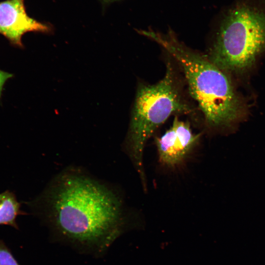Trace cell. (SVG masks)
<instances>
[{
	"label": "cell",
	"mask_w": 265,
	"mask_h": 265,
	"mask_svg": "<svg viewBox=\"0 0 265 265\" xmlns=\"http://www.w3.org/2000/svg\"><path fill=\"white\" fill-rule=\"evenodd\" d=\"M48 201L49 221L59 236L71 242L101 250L120 233L122 214L118 198L82 175L60 177Z\"/></svg>",
	"instance_id": "obj_1"
},
{
	"label": "cell",
	"mask_w": 265,
	"mask_h": 265,
	"mask_svg": "<svg viewBox=\"0 0 265 265\" xmlns=\"http://www.w3.org/2000/svg\"><path fill=\"white\" fill-rule=\"evenodd\" d=\"M139 32L162 47L182 69L190 95L207 125L225 133L233 132L246 116L245 104L229 76L205 54L190 49L171 31Z\"/></svg>",
	"instance_id": "obj_2"
},
{
	"label": "cell",
	"mask_w": 265,
	"mask_h": 265,
	"mask_svg": "<svg viewBox=\"0 0 265 265\" xmlns=\"http://www.w3.org/2000/svg\"><path fill=\"white\" fill-rule=\"evenodd\" d=\"M265 51V0H235L222 13L206 55L227 73L249 71Z\"/></svg>",
	"instance_id": "obj_3"
},
{
	"label": "cell",
	"mask_w": 265,
	"mask_h": 265,
	"mask_svg": "<svg viewBox=\"0 0 265 265\" xmlns=\"http://www.w3.org/2000/svg\"><path fill=\"white\" fill-rule=\"evenodd\" d=\"M166 67L165 75L159 81L139 85L132 110L127 143L142 182L145 181L143 155L147 140L171 115L188 114L193 110L185 99L183 84L175 66L169 61Z\"/></svg>",
	"instance_id": "obj_4"
},
{
	"label": "cell",
	"mask_w": 265,
	"mask_h": 265,
	"mask_svg": "<svg viewBox=\"0 0 265 265\" xmlns=\"http://www.w3.org/2000/svg\"><path fill=\"white\" fill-rule=\"evenodd\" d=\"M200 134L193 132L189 123L175 117L163 134L155 139L159 160L169 168L183 163L198 144Z\"/></svg>",
	"instance_id": "obj_5"
},
{
	"label": "cell",
	"mask_w": 265,
	"mask_h": 265,
	"mask_svg": "<svg viewBox=\"0 0 265 265\" xmlns=\"http://www.w3.org/2000/svg\"><path fill=\"white\" fill-rule=\"evenodd\" d=\"M50 30L48 25L27 15L24 0L0 2V34L13 45L22 47V36L27 32H48Z\"/></svg>",
	"instance_id": "obj_6"
},
{
	"label": "cell",
	"mask_w": 265,
	"mask_h": 265,
	"mask_svg": "<svg viewBox=\"0 0 265 265\" xmlns=\"http://www.w3.org/2000/svg\"><path fill=\"white\" fill-rule=\"evenodd\" d=\"M22 213L14 194L9 191L0 193V224L17 227L16 219Z\"/></svg>",
	"instance_id": "obj_7"
},
{
	"label": "cell",
	"mask_w": 265,
	"mask_h": 265,
	"mask_svg": "<svg viewBox=\"0 0 265 265\" xmlns=\"http://www.w3.org/2000/svg\"><path fill=\"white\" fill-rule=\"evenodd\" d=\"M0 265H20L1 240H0Z\"/></svg>",
	"instance_id": "obj_8"
},
{
	"label": "cell",
	"mask_w": 265,
	"mask_h": 265,
	"mask_svg": "<svg viewBox=\"0 0 265 265\" xmlns=\"http://www.w3.org/2000/svg\"><path fill=\"white\" fill-rule=\"evenodd\" d=\"M12 76V74L0 70V97L1 96L3 86L5 82Z\"/></svg>",
	"instance_id": "obj_9"
},
{
	"label": "cell",
	"mask_w": 265,
	"mask_h": 265,
	"mask_svg": "<svg viewBox=\"0 0 265 265\" xmlns=\"http://www.w3.org/2000/svg\"></svg>",
	"instance_id": "obj_10"
}]
</instances>
